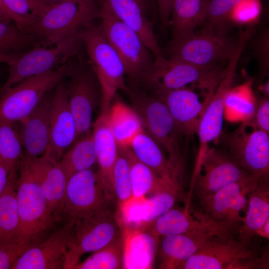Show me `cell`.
I'll use <instances>...</instances> for the list:
<instances>
[{
  "instance_id": "cell-13",
  "label": "cell",
  "mask_w": 269,
  "mask_h": 269,
  "mask_svg": "<svg viewBox=\"0 0 269 269\" xmlns=\"http://www.w3.org/2000/svg\"><path fill=\"white\" fill-rule=\"evenodd\" d=\"M112 199L91 168L77 172L67 180L62 213L68 221L91 216L106 208Z\"/></svg>"
},
{
  "instance_id": "cell-22",
  "label": "cell",
  "mask_w": 269,
  "mask_h": 269,
  "mask_svg": "<svg viewBox=\"0 0 269 269\" xmlns=\"http://www.w3.org/2000/svg\"><path fill=\"white\" fill-rule=\"evenodd\" d=\"M52 97L51 91L46 93L32 112L19 121L23 154L28 157L42 156L48 148Z\"/></svg>"
},
{
  "instance_id": "cell-11",
  "label": "cell",
  "mask_w": 269,
  "mask_h": 269,
  "mask_svg": "<svg viewBox=\"0 0 269 269\" xmlns=\"http://www.w3.org/2000/svg\"><path fill=\"white\" fill-rule=\"evenodd\" d=\"M69 70L66 84L69 106L74 116L77 138L91 132L95 107L101 98L97 78L88 62L78 55V60H69Z\"/></svg>"
},
{
  "instance_id": "cell-25",
  "label": "cell",
  "mask_w": 269,
  "mask_h": 269,
  "mask_svg": "<svg viewBox=\"0 0 269 269\" xmlns=\"http://www.w3.org/2000/svg\"><path fill=\"white\" fill-rule=\"evenodd\" d=\"M115 15L135 31L155 60L164 57L154 33L153 23L145 15L137 0H107Z\"/></svg>"
},
{
  "instance_id": "cell-30",
  "label": "cell",
  "mask_w": 269,
  "mask_h": 269,
  "mask_svg": "<svg viewBox=\"0 0 269 269\" xmlns=\"http://www.w3.org/2000/svg\"><path fill=\"white\" fill-rule=\"evenodd\" d=\"M246 215L238 231V238L250 241L256 237V232L269 218V177L259 179L255 188L248 194Z\"/></svg>"
},
{
  "instance_id": "cell-18",
  "label": "cell",
  "mask_w": 269,
  "mask_h": 269,
  "mask_svg": "<svg viewBox=\"0 0 269 269\" xmlns=\"http://www.w3.org/2000/svg\"><path fill=\"white\" fill-rule=\"evenodd\" d=\"M184 209L170 208L148 224L140 227L156 238L182 234L211 233L223 235L229 233L225 225L212 220L202 212Z\"/></svg>"
},
{
  "instance_id": "cell-8",
  "label": "cell",
  "mask_w": 269,
  "mask_h": 269,
  "mask_svg": "<svg viewBox=\"0 0 269 269\" xmlns=\"http://www.w3.org/2000/svg\"><path fill=\"white\" fill-rule=\"evenodd\" d=\"M80 31L66 37L54 46H36L18 55L8 64V76L0 88V95L19 82L56 69L79 55L83 44Z\"/></svg>"
},
{
  "instance_id": "cell-35",
  "label": "cell",
  "mask_w": 269,
  "mask_h": 269,
  "mask_svg": "<svg viewBox=\"0 0 269 269\" xmlns=\"http://www.w3.org/2000/svg\"><path fill=\"white\" fill-rule=\"evenodd\" d=\"M59 162L67 179L77 172L90 169L97 162L92 132L84 135L65 152Z\"/></svg>"
},
{
  "instance_id": "cell-51",
  "label": "cell",
  "mask_w": 269,
  "mask_h": 269,
  "mask_svg": "<svg viewBox=\"0 0 269 269\" xmlns=\"http://www.w3.org/2000/svg\"><path fill=\"white\" fill-rule=\"evenodd\" d=\"M51 5H55L66 0H48Z\"/></svg>"
},
{
  "instance_id": "cell-37",
  "label": "cell",
  "mask_w": 269,
  "mask_h": 269,
  "mask_svg": "<svg viewBox=\"0 0 269 269\" xmlns=\"http://www.w3.org/2000/svg\"><path fill=\"white\" fill-rule=\"evenodd\" d=\"M123 236L96 251L73 269H118L123 268Z\"/></svg>"
},
{
  "instance_id": "cell-38",
  "label": "cell",
  "mask_w": 269,
  "mask_h": 269,
  "mask_svg": "<svg viewBox=\"0 0 269 269\" xmlns=\"http://www.w3.org/2000/svg\"><path fill=\"white\" fill-rule=\"evenodd\" d=\"M23 154L18 131L14 123L0 124V160L16 172V165Z\"/></svg>"
},
{
  "instance_id": "cell-43",
  "label": "cell",
  "mask_w": 269,
  "mask_h": 269,
  "mask_svg": "<svg viewBox=\"0 0 269 269\" xmlns=\"http://www.w3.org/2000/svg\"><path fill=\"white\" fill-rule=\"evenodd\" d=\"M254 51L263 73L269 71V33L267 29L263 30L254 40Z\"/></svg>"
},
{
  "instance_id": "cell-2",
  "label": "cell",
  "mask_w": 269,
  "mask_h": 269,
  "mask_svg": "<svg viewBox=\"0 0 269 269\" xmlns=\"http://www.w3.org/2000/svg\"><path fill=\"white\" fill-rule=\"evenodd\" d=\"M236 234L211 236L181 267L182 269H255L269 267L255 238L245 241Z\"/></svg>"
},
{
  "instance_id": "cell-42",
  "label": "cell",
  "mask_w": 269,
  "mask_h": 269,
  "mask_svg": "<svg viewBox=\"0 0 269 269\" xmlns=\"http://www.w3.org/2000/svg\"><path fill=\"white\" fill-rule=\"evenodd\" d=\"M207 10L203 24L228 26L227 22L235 6L242 0H207Z\"/></svg>"
},
{
  "instance_id": "cell-20",
  "label": "cell",
  "mask_w": 269,
  "mask_h": 269,
  "mask_svg": "<svg viewBox=\"0 0 269 269\" xmlns=\"http://www.w3.org/2000/svg\"><path fill=\"white\" fill-rule=\"evenodd\" d=\"M72 224L68 221L45 239L26 249L11 269H63Z\"/></svg>"
},
{
  "instance_id": "cell-32",
  "label": "cell",
  "mask_w": 269,
  "mask_h": 269,
  "mask_svg": "<svg viewBox=\"0 0 269 269\" xmlns=\"http://www.w3.org/2000/svg\"><path fill=\"white\" fill-rule=\"evenodd\" d=\"M119 148L128 157L131 167L132 198L141 199L146 195L166 191L179 192L180 189L168 183L150 168L139 161L129 147Z\"/></svg>"
},
{
  "instance_id": "cell-40",
  "label": "cell",
  "mask_w": 269,
  "mask_h": 269,
  "mask_svg": "<svg viewBox=\"0 0 269 269\" xmlns=\"http://www.w3.org/2000/svg\"><path fill=\"white\" fill-rule=\"evenodd\" d=\"M225 112L231 119H249L254 115L256 106L250 96L239 89H231L224 100Z\"/></svg>"
},
{
  "instance_id": "cell-16",
  "label": "cell",
  "mask_w": 269,
  "mask_h": 269,
  "mask_svg": "<svg viewBox=\"0 0 269 269\" xmlns=\"http://www.w3.org/2000/svg\"><path fill=\"white\" fill-rule=\"evenodd\" d=\"M260 179L230 183L212 195L200 197L202 212L212 220L238 231L243 217L240 212L247 210L248 194Z\"/></svg>"
},
{
  "instance_id": "cell-19",
  "label": "cell",
  "mask_w": 269,
  "mask_h": 269,
  "mask_svg": "<svg viewBox=\"0 0 269 269\" xmlns=\"http://www.w3.org/2000/svg\"><path fill=\"white\" fill-rule=\"evenodd\" d=\"M64 80L55 87L53 94L49 143L44 154L58 161L77 138L76 123L69 106L66 84Z\"/></svg>"
},
{
  "instance_id": "cell-7",
  "label": "cell",
  "mask_w": 269,
  "mask_h": 269,
  "mask_svg": "<svg viewBox=\"0 0 269 269\" xmlns=\"http://www.w3.org/2000/svg\"><path fill=\"white\" fill-rule=\"evenodd\" d=\"M134 110L138 115L143 130L168 154V159L179 178L183 169L181 137L168 108L156 97L128 92Z\"/></svg>"
},
{
  "instance_id": "cell-47",
  "label": "cell",
  "mask_w": 269,
  "mask_h": 269,
  "mask_svg": "<svg viewBox=\"0 0 269 269\" xmlns=\"http://www.w3.org/2000/svg\"><path fill=\"white\" fill-rule=\"evenodd\" d=\"M0 19L12 21L21 30L29 24L26 19L18 16L9 9L3 0H0Z\"/></svg>"
},
{
  "instance_id": "cell-15",
  "label": "cell",
  "mask_w": 269,
  "mask_h": 269,
  "mask_svg": "<svg viewBox=\"0 0 269 269\" xmlns=\"http://www.w3.org/2000/svg\"><path fill=\"white\" fill-rule=\"evenodd\" d=\"M243 122L226 135L225 143L231 156L245 170L259 178L269 177V135L261 130L246 131Z\"/></svg>"
},
{
  "instance_id": "cell-53",
  "label": "cell",
  "mask_w": 269,
  "mask_h": 269,
  "mask_svg": "<svg viewBox=\"0 0 269 269\" xmlns=\"http://www.w3.org/2000/svg\"><path fill=\"white\" fill-rule=\"evenodd\" d=\"M138 0L140 2H141V0Z\"/></svg>"
},
{
  "instance_id": "cell-50",
  "label": "cell",
  "mask_w": 269,
  "mask_h": 269,
  "mask_svg": "<svg viewBox=\"0 0 269 269\" xmlns=\"http://www.w3.org/2000/svg\"><path fill=\"white\" fill-rule=\"evenodd\" d=\"M18 55V54L6 55L0 54V64L5 63L9 64Z\"/></svg>"
},
{
  "instance_id": "cell-5",
  "label": "cell",
  "mask_w": 269,
  "mask_h": 269,
  "mask_svg": "<svg viewBox=\"0 0 269 269\" xmlns=\"http://www.w3.org/2000/svg\"><path fill=\"white\" fill-rule=\"evenodd\" d=\"M80 36L101 93L102 113L107 114L118 90L130 91L125 83L124 65L118 54L93 23L82 28Z\"/></svg>"
},
{
  "instance_id": "cell-28",
  "label": "cell",
  "mask_w": 269,
  "mask_h": 269,
  "mask_svg": "<svg viewBox=\"0 0 269 269\" xmlns=\"http://www.w3.org/2000/svg\"><path fill=\"white\" fill-rule=\"evenodd\" d=\"M129 147L139 161L181 189L179 178L163 149L144 130L134 137Z\"/></svg>"
},
{
  "instance_id": "cell-34",
  "label": "cell",
  "mask_w": 269,
  "mask_h": 269,
  "mask_svg": "<svg viewBox=\"0 0 269 269\" xmlns=\"http://www.w3.org/2000/svg\"><path fill=\"white\" fill-rule=\"evenodd\" d=\"M16 174L10 175L0 194V243L17 242L20 221L16 193Z\"/></svg>"
},
{
  "instance_id": "cell-24",
  "label": "cell",
  "mask_w": 269,
  "mask_h": 269,
  "mask_svg": "<svg viewBox=\"0 0 269 269\" xmlns=\"http://www.w3.org/2000/svg\"><path fill=\"white\" fill-rule=\"evenodd\" d=\"M92 128L99 165L97 176L106 193L112 199L114 196L113 170L119 153L118 145L108 124L107 114L101 113Z\"/></svg>"
},
{
  "instance_id": "cell-26",
  "label": "cell",
  "mask_w": 269,
  "mask_h": 269,
  "mask_svg": "<svg viewBox=\"0 0 269 269\" xmlns=\"http://www.w3.org/2000/svg\"><path fill=\"white\" fill-rule=\"evenodd\" d=\"M157 239L141 227H126L123 233V268H150Z\"/></svg>"
},
{
  "instance_id": "cell-45",
  "label": "cell",
  "mask_w": 269,
  "mask_h": 269,
  "mask_svg": "<svg viewBox=\"0 0 269 269\" xmlns=\"http://www.w3.org/2000/svg\"><path fill=\"white\" fill-rule=\"evenodd\" d=\"M22 252L17 242L0 243V269H11Z\"/></svg>"
},
{
  "instance_id": "cell-10",
  "label": "cell",
  "mask_w": 269,
  "mask_h": 269,
  "mask_svg": "<svg viewBox=\"0 0 269 269\" xmlns=\"http://www.w3.org/2000/svg\"><path fill=\"white\" fill-rule=\"evenodd\" d=\"M69 60L61 66L27 78L0 95V124L19 122L29 115L42 97L67 77Z\"/></svg>"
},
{
  "instance_id": "cell-49",
  "label": "cell",
  "mask_w": 269,
  "mask_h": 269,
  "mask_svg": "<svg viewBox=\"0 0 269 269\" xmlns=\"http://www.w3.org/2000/svg\"><path fill=\"white\" fill-rule=\"evenodd\" d=\"M256 236H260L269 239V218L256 232Z\"/></svg>"
},
{
  "instance_id": "cell-21",
  "label": "cell",
  "mask_w": 269,
  "mask_h": 269,
  "mask_svg": "<svg viewBox=\"0 0 269 269\" xmlns=\"http://www.w3.org/2000/svg\"><path fill=\"white\" fill-rule=\"evenodd\" d=\"M153 90L155 97L162 101L168 108L182 135L191 137L197 134L199 120L207 100L201 103L196 93L184 87Z\"/></svg>"
},
{
  "instance_id": "cell-41",
  "label": "cell",
  "mask_w": 269,
  "mask_h": 269,
  "mask_svg": "<svg viewBox=\"0 0 269 269\" xmlns=\"http://www.w3.org/2000/svg\"><path fill=\"white\" fill-rule=\"evenodd\" d=\"M3 0L12 12L26 19L29 22L28 25L43 15L53 5L48 0Z\"/></svg>"
},
{
  "instance_id": "cell-14",
  "label": "cell",
  "mask_w": 269,
  "mask_h": 269,
  "mask_svg": "<svg viewBox=\"0 0 269 269\" xmlns=\"http://www.w3.org/2000/svg\"><path fill=\"white\" fill-rule=\"evenodd\" d=\"M223 71L218 67H202L165 57L155 60V66L147 86L155 89H177L198 84L212 94Z\"/></svg>"
},
{
  "instance_id": "cell-44",
  "label": "cell",
  "mask_w": 269,
  "mask_h": 269,
  "mask_svg": "<svg viewBox=\"0 0 269 269\" xmlns=\"http://www.w3.org/2000/svg\"><path fill=\"white\" fill-rule=\"evenodd\" d=\"M249 127L261 130L269 134V101L264 99L256 107L255 112L251 118L244 121Z\"/></svg>"
},
{
  "instance_id": "cell-39",
  "label": "cell",
  "mask_w": 269,
  "mask_h": 269,
  "mask_svg": "<svg viewBox=\"0 0 269 269\" xmlns=\"http://www.w3.org/2000/svg\"><path fill=\"white\" fill-rule=\"evenodd\" d=\"M114 165L112 174V188L114 196L118 200L119 208L132 198L131 167L129 160L122 151Z\"/></svg>"
},
{
  "instance_id": "cell-36",
  "label": "cell",
  "mask_w": 269,
  "mask_h": 269,
  "mask_svg": "<svg viewBox=\"0 0 269 269\" xmlns=\"http://www.w3.org/2000/svg\"><path fill=\"white\" fill-rule=\"evenodd\" d=\"M41 45L34 35L26 32L9 20L0 21V54L17 55Z\"/></svg>"
},
{
  "instance_id": "cell-54",
  "label": "cell",
  "mask_w": 269,
  "mask_h": 269,
  "mask_svg": "<svg viewBox=\"0 0 269 269\" xmlns=\"http://www.w3.org/2000/svg\"><path fill=\"white\" fill-rule=\"evenodd\" d=\"M1 20V19H0V21Z\"/></svg>"
},
{
  "instance_id": "cell-46",
  "label": "cell",
  "mask_w": 269,
  "mask_h": 269,
  "mask_svg": "<svg viewBox=\"0 0 269 269\" xmlns=\"http://www.w3.org/2000/svg\"><path fill=\"white\" fill-rule=\"evenodd\" d=\"M173 0H156L160 20V27L165 31L169 23Z\"/></svg>"
},
{
  "instance_id": "cell-9",
  "label": "cell",
  "mask_w": 269,
  "mask_h": 269,
  "mask_svg": "<svg viewBox=\"0 0 269 269\" xmlns=\"http://www.w3.org/2000/svg\"><path fill=\"white\" fill-rule=\"evenodd\" d=\"M70 237L63 269H73L85 254L94 252L123 236L120 221L106 208L91 216L70 222Z\"/></svg>"
},
{
  "instance_id": "cell-17",
  "label": "cell",
  "mask_w": 269,
  "mask_h": 269,
  "mask_svg": "<svg viewBox=\"0 0 269 269\" xmlns=\"http://www.w3.org/2000/svg\"><path fill=\"white\" fill-rule=\"evenodd\" d=\"M239 58L232 57L223 70L213 93L207 96V104L201 116L197 134L199 141L196 165L209 148V144L220 137L225 115V98L232 89L236 75Z\"/></svg>"
},
{
  "instance_id": "cell-48",
  "label": "cell",
  "mask_w": 269,
  "mask_h": 269,
  "mask_svg": "<svg viewBox=\"0 0 269 269\" xmlns=\"http://www.w3.org/2000/svg\"><path fill=\"white\" fill-rule=\"evenodd\" d=\"M16 174L9 166L0 160V194L6 186L11 175Z\"/></svg>"
},
{
  "instance_id": "cell-27",
  "label": "cell",
  "mask_w": 269,
  "mask_h": 269,
  "mask_svg": "<svg viewBox=\"0 0 269 269\" xmlns=\"http://www.w3.org/2000/svg\"><path fill=\"white\" fill-rule=\"evenodd\" d=\"M211 233L182 234L163 237L159 254L160 268L180 269L193 256L208 238Z\"/></svg>"
},
{
  "instance_id": "cell-29",
  "label": "cell",
  "mask_w": 269,
  "mask_h": 269,
  "mask_svg": "<svg viewBox=\"0 0 269 269\" xmlns=\"http://www.w3.org/2000/svg\"><path fill=\"white\" fill-rule=\"evenodd\" d=\"M179 193L166 190L153 194L149 198L132 199L124 209L125 221L134 227L148 224L172 208Z\"/></svg>"
},
{
  "instance_id": "cell-4",
  "label": "cell",
  "mask_w": 269,
  "mask_h": 269,
  "mask_svg": "<svg viewBox=\"0 0 269 269\" xmlns=\"http://www.w3.org/2000/svg\"><path fill=\"white\" fill-rule=\"evenodd\" d=\"M238 46L228 26L205 24L200 31L178 40L167 47L168 59L202 67H217L232 57Z\"/></svg>"
},
{
  "instance_id": "cell-31",
  "label": "cell",
  "mask_w": 269,
  "mask_h": 269,
  "mask_svg": "<svg viewBox=\"0 0 269 269\" xmlns=\"http://www.w3.org/2000/svg\"><path fill=\"white\" fill-rule=\"evenodd\" d=\"M207 4V0H173L169 20L172 26V40L191 34L198 26L203 24Z\"/></svg>"
},
{
  "instance_id": "cell-52",
  "label": "cell",
  "mask_w": 269,
  "mask_h": 269,
  "mask_svg": "<svg viewBox=\"0 0 269 269\" xmlns=\"http://www.w3.org/2000/svg\"><path fill=\"white\" fill-rule=\"evenodd\" d=\"M264 91L265 92L266 94L269 96V81H268L265 85Z\"/></svg>"
},
{
  "instance_id": "cell-3",
  "label": "cell",
  "mask_w": 269,
  "mask_h": 269,
  "mask_svg": "<svg viewBox=\"0 0 269 269\" xmlns=\"http://www.w3.org/2000/svg\"><path fill=\"white\" fill-rule=\"evenodd\" d=\"M19 164V175L16 182L20 221L17 242L23 252L41 241L56 219L23 154Z\"/></svg>"
},
{
  "instance_id": "cell-6",
  "label": "cell",
  "mask_w": 269,
  "mask_h": 269,
  "mask_svg": "<svg viewBox=\"0 0 269 269\" xmlns=\"http://www.w3.org/2000/svg\"><path fill=\"white\" fill-rule=\"evenodd\" d=\"M95 0H66L53 5L23 30L36 36L42 46L54 45L99 18Z\"/></svg>"
},
{
  "instance_id": "cell-12",
  "label": "cell",
  "mask_w": 269,
  "mask_h": 269,
  "mask_svg": "<svg viewBox=\"0 0 269 269\" xmlns=\"http://www.w3.org/2000/svg\"><path fill=\"white\" fill-rule=\"evenodd\" d=\"M260 178L245 170L230 154L209 147L195 167L192 185L200 198L212 195L230 183Z\"/></svg>"
},
{
  "instance_id": "cell-23",
  "label": "cell",
  "mask_w": 269,
  "mask_h": 269,
  "mask_svg": "<svg viewBox=\"0 0 269 269\" xmlns=\"http://www.w3.org/2000/svg\"><path fill=\"white\" fill-rule=\"evenodd\" d=\"M24 155L52 213L57 219L62 213L68 180L59 162L45 155L36 158Z\"/></svg>"
},
{
  "instance_id": "cell-33",
  "label": "cell",
  "mask_w": 269,
  "mask_h": 269,
  "mask_svg": "<svg viewBox=\"0 0 269 269\" xmlns=\"http://www.w3.org/2000/svg\"><path fill=\"white\" fill-rule=\"evenodd\" d=\"M107 120L119 148L129 147L134 137L144 130L136 113L120 102L111 104Z\"/></svg>"
},
{
  "instance_id": "cell-1",
  "label": "cell",
  "mask_w": 269,
  "mask_h": 269,
  "mask_svg": "<svg viewBox=\"0 0 269 269\" xmlns=\"http://www.w3.org/2000/svg\"><path fill=\"white\" fill-rule=\"evenodd\" d=\"M98 27L120 57L134 82L147 85L155 66V58L138 34L119 19L107 0H100Z\"/></svg>"
}]
</instances>
